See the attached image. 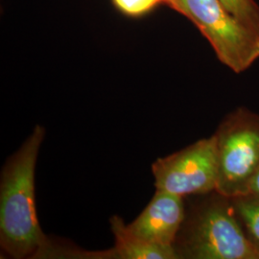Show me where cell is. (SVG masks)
I'll list each match as a JSON object with an SVG mask.
<instances>
[{
	"mask_svg": "<svg viewBox=\"0 0 259 259\" xmlns=\"http://www.w3.org/2000/svg\"><path fill=\"white\" fill-rule=\"evenodd\" d=\"M46 130L36 125L0 176V247L15 259L35 258L48 243L37 219L35 176Z\"/></svg>",
	"mask_w": 259,
	"mask_h": 259,
	"instance_id": "1",
	"label": "cell"
},
{
	"mask_svg": "<svg viewBox=\"0 0 259 259\" xmlns=\"http://www.w3.org/2000/svg\"><path fill=\"white\" fill-rule=\"evenodd\" d=\"M185 200V220L173 244L179 259H259L232 198L214 190Z\"/></svg>",
	"mask_w": 259,
	"mask_h": 259,
	"instance_id": "2",
	"label": "cell"
},
{
	"mask_svg": "<svg viewBox=\"0 0 259 259\" xmlns=\"http://www.w3.org/2000/svg\"><path fill=\"white\" fill-rule=\"evenodd\" d=\"M217 158L216 191L229 198L250 193L259 173V114L245 107L231 111L212 135Z\"/></svg>",
	"mask_w": 259,
	"mask_h": 259,
	"instance_id": "3",
	"label": "cell"
},
{
	"mask_svg": "<svg viewBox=\"0 0 259 259\" xmlns=\"http://www.w3.org/2000/svg\"><path fill=\"white\" fill-rule=\"evenodd\" d=\"M194 23L218 60L234 73L259 59V32L245 24L220 0H177L174 9Z\"/></svg>",
	"mask_w": 259,
	"mask_h": 259,
	"instance_id": "4",
	"label": "cell"
},
{
	"mask_svg": "<svg viewBox=\"0 0 259 259\" xmlns=\"http://www.w3.org/2000/svg\"><path fill=\"white\" fill-rule=\"evenodd\" d=\"M157 190L187 198L216 190L217 158L213 136L159 157L152 164Z\"/></svg>",
	"mask_w": 259,
	"mask_h": 259,
	"instance_id": "5",
	"label": "cell"
},
{
	"mask_svg": "<svg viewBox=\"0 0 259 259\" xmlns=\"http://www.w3.org/2000/svg\"><path fill=\"white\" fill-rule=\"evenodd\" d=\"M185 216V198L157 189L147 206L128 228L144 240L173 246Z\"/></svg>",
	"mask_w": 259,
	"mask_h": 259,
	"instance_id": "6",
	"label": "cell"
},
{
	"mask_svg": "<svg viewBox=\"0 0 259 259\" xmlns=\"http://www.w3.org/2000/svg\"><path fill=\"white\" fill-rule=\"evenodd\" d=\"M111 230L115 244V259H179L172 245H162L144 240L131 232L120 216L111 217Z\"/></svg>",
	"mask_w": 259,
	"mask_h": 259,
	"instance_id": "7",
	"label": "cell"
},
{
	"mask_svg": "<svg viewBox=\"0 0 259 259\" xmlns=\"http://www.w3.org/2000/svg\"><path fill=\"white\" fill-rule=\"evenodd\" d=\"M232 201L244 232L259 251V195L250 192L232 198Z\"/></svg>",
	"mask_w": 259,
	"mask_h": 259,
	"instance_id": "8",
	"label": "cell"
},
{
	"mask_svg": "<svg viewBox=\"0 0 259 259\" xmlns=\"http://www.w3.org/2000/svg\"><path fill=\"white\" fill-rule=\"evenodd\" d=\"M35 258L115 259V254L112 248L102 251H88L49 238L48 243L37 252Z\"/></svg>",
	"mask_w": 259,
	"mask_h": 259,
	"instance_id": "9",
	"label": "cell"
},
{
	"mask_svg": "<svg viewBox=\"0 0 259 259\" xmlns=\"http://www.w3.org/2000/svg\"><path fill=\"white\" fill-rule=\"evenodd\" d=\"M245 24L259 32V6L254 0H220Z\"/></svg>",
	"mask_w": 259,
	"mask_h": 259,
	"instance_id": "10",
	"label": "cell"
},
{
	"mask_svg": "<svg viewBox=\"0 0 259 259\" xmlns=\"http://www.w3.org/2000/svg\"><path fill=\"white\" fill-rule=\"evenodd\" d=\"M112 3L122 14L128 17H141L160 4H168L167 0H112Z\"/></svg>",
	"mask_w": 259,
	"mask_h": 259,
	"instance_id": "11",
	"label": "cell"
},
{
	"mask_svg": "<svg viewBox=\"0 0 259 259\" xmlns=\"http://www.w3.org/2000/svg\"><path fill=\"white\" fill-rule=\"evenodd\" d=\"M250 192L259 195V173L257 174V176L255 177V179L251 185Z\"/></svg>",
	"mask_w": 259,
	"mask_h": 259,
	"instance_id": "12",
	"label": "cell"
},
{
	"mask_svg": "<svg viewBox=\"0 0 259 259\" xmlns=\"http://www.w3.org/2000/svg\"><path fill=\"white\" fill-rule=\"evenodd\" d=\"M168 1V6L170 7V8H172V9H174V6H175V4H176L177 0H167Z\"/></svg>",
	"mask_w": 259,
	"mask_h": 259,
	"instance_id": "13",
	"label": "cell"
}]
</instances>
